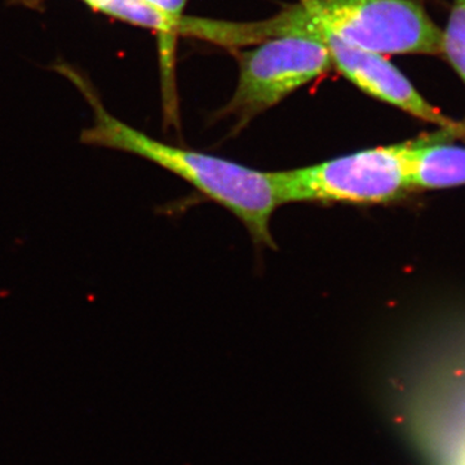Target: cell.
<instances>
[{"label": "cell", "instance_id": "6da1fadb", "mask_svg": "<svg viewBox=\"0 0 465 465\" xmlns=\"http://www.w3.org/2000/svg\"><path fill=\"white\" fill-rule=\"evenodd\" d=\"M90 100L96 119L82 134V142L131 153L182 177L211 201L232 211L256 244L274 249L271 222L281 203L273 173H262L228 159L158 142L113 118L94 97L90 96Z\"/></svg>", "mask_w": 465, "mask_h": 465}, {"label": "cell", "instance_id": "7a4b0ae2", "mask_svg": "<svg viewBox=\"0 0 465 465\" xmlns=\"http://www.w3.org/2000/svg\"><path fill=\"white\" fill-rule=\"evenodd\" d=\"M331 67L329 48L302 5L277 36L242 52L237 90L224 113L244 124Z\"/></svg>", "mask_w": 465, "mask_h": 465}, {"label": "cell", "instance_id": "3957f363", "mask_svg": "<svg viewBox=\"0 0 465 465\" xmlns=\"http://www.w3.org/2000/svg\"><path fill=\"white\" fill-rule=\"evenodd\" d=\"M411 143L360 150L322 163L273 173L281 206L295 202L390 203L414 191Z\"/></svg>", "mask_w": 465, "mask_h": 465}, {"label": "cell", "instance_id": "277c9868", "mask_svg": "<svg viewBox=\"0 0 465 465\" xmlns=\"http://www.w3.org/2000/svg\"><path fill=\"white\" fill-rule=\"evenodd\" d=\"M317 25L375 54H440L442 32L412 0H302Z\"/></svg>", "mask_w": 465, "mask_h": 465}, {"label": "cell", "instance_id": "5b68a950", "mask_svg": "<svg viewBox=\"0 0 465 465\" xmlns=\"http://www.w3.org/2000/svg\"><path fill=\"white\" fill-rule=\"evenodd\" d=\"M313 23L316 24V21L313 20ZM316 26L329 48L332 66L361 91L420 121L445 128H459V124L430 105L411 82L382 54L361 50L341 41L317 24Z\"/></svg>", "mask_w": 465, "mask_h": 465}, {"label": "cell", "instance_id": "8992f818", "mask_svg": "<svg viewBox=\"0 0 465 465\" xmlns=\"http://www.w3.org/2000/svg\"><path fill=\"white\" fill-rule=\"evenodd\" d=\"M410 170L412 189L433 191L465 185V146L436 139L412 142Z\"/></svg>", "mask_w": 465, "mask_h": 465}, {"label": "cell", "instance_id": "52a82bcc", "mask_svg": "<svg viewBox=\"0 0 465 465\" xmlns=\"http://www.w3.org/2000/svg\"><path fill=\"white\" fill-rule=\"evenodd\" d=\"M84 2L97 11L105 12L134 25L157 30L164 35L176 33L183 25L182 17L176 18L164 14L148 0H84Z\"/></svg>", "mask_w": 465, "mask_h": 465}, {"label": "cell", "instance_id": "ba28073f", "mask_svg": "<svg viewBox=\"0 0 465 465\" xmlns=\"http://www.w3.org/2000/svg\"><path fill=\"white\" fill-rule=\"evenodd\" d=\"M442 54L465 84V0H457L442 32Z\"/></svg>", "mask_w": 465, "mask_h": 465}, {"label": "cell", "instance_id": "9c48e42d", "mask_svg": "<svg viewBox=\"0 0 465 465\" xmlns=\"http://www.w3.org/2000/svg\"><path fill=\"white\" fill-rule=\"evenodd\" d=\"M150 3L170 16L180 18L188 0H149Z\"/></svg>", "mask_w": 465, "mask_h": 465}, {"label": "cell", "instance_id": "30bf717a", "mask_svg": "<svg viewBox=\"0 0 465 465\" xmlns=\"http://www.w3.org/2000/svg\"><path fill=\"white\" fill-rule=\"evenodd\" d=\"M148 2H149V0H148Z\"/></svg>", "mask_w": 465, "mask_h": 465}]
</instances>
